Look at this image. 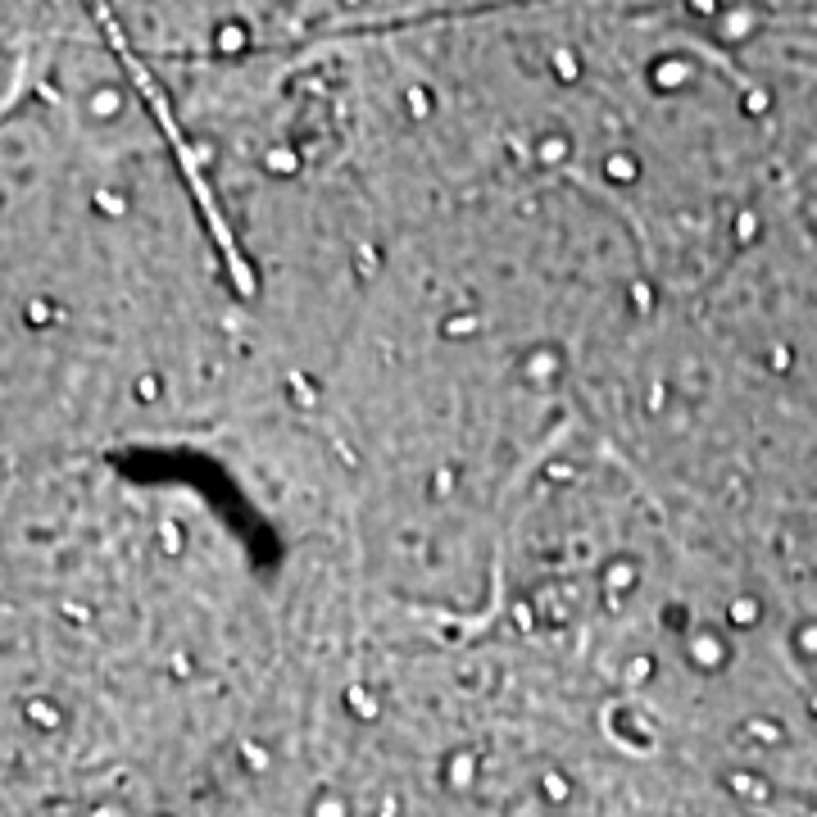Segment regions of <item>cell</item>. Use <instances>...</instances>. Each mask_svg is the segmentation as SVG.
Here are the masks:
<instances>
[{
	"label": "cell",
	"instance_id": "obj_2",
	"mask_svg": "<svg viewBox=\"0 0 817 817\" xmlns=\"http://www.w3.org/2000/svg\"><path fill=\"white\" fill-rule=\"evenodd\" d=\"M28 713H32L37 722H59V708H50V704H46V699H37V704L28 708Z\"/></svg>",
	"mask_w": 817,
	"mask_h": 817
},
{
	"label": "cell",
	"instance_id": "obj_3",
	"mask_svg": "<svg viewBox=\"0 0 817 817\" xmlns=\"http://www.w3.org/2000/svg\"><path fill=\"white\" fill-rule=\"evenodd\" d=\"M558 154H567V141H545V159H558Z\"/></svg>",
	"mask_w": 817,
	"mask_h": 817
},
{
	"label": "cell",
	"instance_id": "obj_1",
	"mask_svg": "<svg viewBox=\"0 0 817 817\" xmlns=\"http://www.w3.org/2000/svg\"><path fill=\"white\" fill-rule=\"evenodd\" d=\"M609 177H618V182H632V177H636V163L627 159V154H613V159H609Z\"/></svg>",
	"mask_w": 817,
	"mask_h": 817
}]
</instances>
